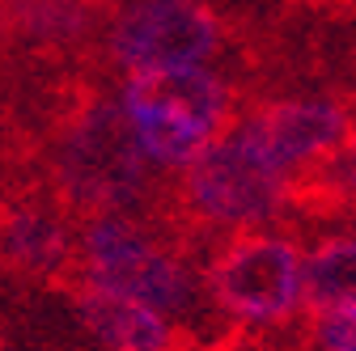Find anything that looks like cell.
I'll list each match as a JSON object with an SVG mask.
<instances>
[{
    "label": "cell",
    "mask_w": 356,
    "mask_h": 351,
    "mask_svg": "<svg viewBox=\"0 0 356 351\" xmlns=\"http://www.w3.org/2000/svg\"><path fill=\"white\" fill-rule=\"evenodd\" d=\"M81 250H85L81 280L119 296H131V300H145L161 314L191 318L204 305V296H212L208 284H195L183 254L161 246V237L149 225L131 221V216H94V221H85Z\"/></svg>",
    "instance_id": "cell-3"
},
{
    "label": "cell",
    "mask_w": 356,
    "mask_h": 351,
    "mask_svg": "<svg viewBox=\"0 0 356 351\" xmlns=\"http://www.w3.org/2000/svg\"><path fill=\"white\" fill-rule=\"evenodd\" d=\"M293 221L284 173L267 165L238 131H225L178 178V241L195 254V237L250 233Z\"/></svg>",
    "instance_id": "cell-2"
},
{
    "label": "cell",
    "mask_w": 356,
    "mask_h": 351,
    "mask_svg": "<svg viewBox=\"0 0 356 351\" xmlns=\"http://www.w3.org/2000/svg\"><path fill=\"white\" fill-rule=\"evenodd\" d=\"M191 351H254V347H250V339H246L242 326H238V330L220 334V339H204V343H195Z\"/></svg>",
    "instance_id": "cell-11"
},
{
    "label": "cell",
    "mask_w": 356,
    "mask_h": 351,
    "mask_svg": "<svg viewBox=\"0 0 356 351\" xmlns=\"http://www.w3.org/2000/svg\"><path fill=\"white\" fill-rule=\"evenodd\" d=\"M204 271L216 309L250 330H272L301 314L305 254L284 233L272 229L234 233L229 241H220Z\"/></svg>",
    "instance_id": "cell-4"
},
{
    "label": "cell",
    "mask_w": 356,
    "mask_h": 351,
    "mask_svg": "<svg viewBox=\"0 0 356 351\" xmlns=\"http://www.w3.org/2000/svg\"><path fill=\"white\" fill-rule=\"evenodd\" d=\"M68 292H72L76 318L85 322V330L111 351H191L200 343L183 330H174L165 314L145 300L106 292L89 280H76Z\"/></svg>",
    "instance_id": "cell-9"
},
{
    "label": "cell",
    "mask_w": 356,
    "mask_h": 351,
    "mask_svg": "<svg viewBox=\"0 0 356 351\" xmlns=\"http://www.w3.org/2000/svg\"><path fill=\"white\" fill-rule=\"evenodd\" d=\"M60 203H5L0 199V262L22 275L72 288L85 267L81 237H72Z\"/></svg>",
    "instance_id": "cell-8"
},
{
    "label": "cell",
    "mask_w": 356,
    "mask_h": 351,
    "mask_svg": "<svg viewBox=\"0 0 356 351\" xmlns=\"http://www.w3.org/2000/svg\"><path fill=\"white\" fill-rule=\"evenodd\" d=\"M238 136L284 178L305 161L323 157L327 148L343 144L356 131V102L352 98H242L234 119Z\"/></svg>",
    "instance_id": "cell-6"
},
{
    "label": "cell",
    "mask_w": 356,
    "mask_h": 351,
    "mask_svg": "<svg viewBox=\"0 0 356 351\" xmlns=\"http://www.w3.org/2000/svg\"><path fill=\"white\" fill-rule=\"evenodd\" d=\"M225 47V26L204 0H106V55L127 72L204 64Z\"/></svg>",
    "instance_id": "cell-5"
},
{
    "label": "cell",
    "mask_w": 356,
    "mask_h": 351,
    "mask_svg": "<svg viewBox=\"0 0 356 351\" xmlns=\"http://www.w3.org/2000/svg\"><path fill=\"white\" fill-rule=\"evenodd\" d=\"M47 187L76 216H136L174 250L178 182L149 169V153L127 110L85 76H64L47 110Z\"/></svg>",
    "instance_id": "cell-1"
},
{
    "label": "cell",
    "mask_w": 356,
    "mask_h": 351,
    "mask_svg": "<svg viewBox=\"0 0 356 351\" xmlns=\"http://www.w3.org/2000/svg\"><path fill=\"white\" fill-rule=\"evenodd\" d=\"M242 98L229 80H220L216 72L200 64L183 68H149V72H131L123 80V110L131 119H174V123H195L220 140L234 127Z\"/></svg>",
    "instance_id": "cell-7"
},
{
    "label": "cell",
    "mask_w": 356,
    "mask_h": 351,
    "mask_svg": "<svg viewBox=\"0 0 356 351\" xmlns=\"http://www.w3.org/2000/svg\"><path fill=\"white\" fill-rule=\"evenodd\" d=\"M0 42H5V22H0Z\"/></svg>",
    "instance_id": "cell-12"
},
{
    "label": "cell",
    "mask_w": 356,
    "mask_h": 351,
    "mask_svg": "<svg viewBox=\"0 0 356 351\" xmlns=\"http://www.w3.org/2000/svg\"><path fill=\"white\" fill-rule=\"evenodd\" d=\"M301 309L305 314L356 309V229L331 233L305 254Z\"/></svg>",
    "instance_id": "cell-10"
}]
</instances>
